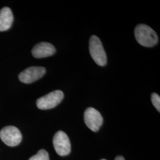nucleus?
Masks as SVG:
<instances>
[{
  "instance_id": "obj_13",
  "label": "nucleus",
  "mask_w": 160,
  "mask_h": 160,
  "mask_svg": "<svg viewBox=\"0 0 160 160\" xmlns=\"http://www.w3.org/2000/svg\"><path fill=\"white\" fill-rule=\"evenodd\" d=\"M105 160V159H102V160Z\"/></svg>"
},
{
  "instance_id": "obj_10",
  "label": "nucleus",
  "mask_w": 160,
  "mask_h": 160,
  "mask_svg": "<svg viewBox=\"0 0 160 160\" xmlns=\"http://www.w3.org/2000/svg\"><path fill=\"white\" fill-rule=\"evenodd\" d=\"M29 160H49V154L45 149H40Z\"/></svg>"
},
{
  "instance_id": "obj_9",
  "label": "nucleus",
  "mask_w": 160,
  "mask_h": 160,
  "mask_svg": "<svg viewBox=\"0 0 160 160\" xmlns=\"http://www.w3.org/2000/svg\"><path fill=\"white\" fill-rule=\"evenodd\" d=\"M13 14L10 8L6 7L0 10V32L10 29L13 22Z\"/></svg>"
},
{
  "instance_id": "obj_5",
  "label": "nucleus",
  "mask_w": 160,
  "mask_h": 160,
  "mask_svg": "<svg viewBox=\"0 0 160 160\" xmlns=\"http://www.w3.org/2000/svg\"><path fill=\"white\" fill-rule=\"evenodd\" d=\"M53 144L57 153L60 156L67 155L71 152V142L68 135L64 132L59 131L55 134Z\"/></svg>"
},
{
  "instance_id": "obj_7",
  "label": "nucleus",
  "mask_w": 160,
  "mask_h": 160,
  "mask_svg": "<svg viewBox=\"0 0 160 160\" xmlns=\"http://www.w3.org/2000/svg\"><path fill=\"white\" fill-rule=\"evenodd\" d=\"M46 72V69L42 67H31L24 69L18 76L19 80L25 84H30L39 80Z\"/></svg>"
},
{
  "instance_id": "obj_1",
  "label": "nucleus",
  "mask_w": 160,
  "mask_h": 160,
  "mask_svg": "<svg viewBox=\"0 0 160 160\" xmlns=\"http://www.w3.org/2000/svg\"><path fill=\"white\" fill-rule=\"evenodd\" d=\"M135 36L138 42L145 47L155 46L158 41V38L154 30L149 26L141 24L135 29Z\"/></svg>"
},
{
  "instance_id": "obj_11",
  "label": "nucleus",
  "mask_w": 160,
  "mask_h": 160,
  "mask_svg": "<svg viewBox=\"0 0 160 160\" xmlns=\"http://www.w3.org/2000/svg\"><path fill=\"white\" fill-rule=\"evenodd\" d=\"M151 102L152 104L154 106L156 109L160 112V96L155 93L153 92L151 94Z\"/></svg>"
},
{
  "instance_id": "obj_12",
  "label": "nucleus",
  "mask_w": 160,
  "mask_h": 160,
  "mask_svg": "<svg viewBox=\"0 0 160 160\" xmlns=\"http://www.w3.org/2000/svg\"><path fill=\"white\" fill-rule=\"evenodd\" d=\"M115 160H125L122 156H118L116 157Z\"/></svg>"
},
{
  "instance_id": "obj_2",
  "label": "nucleus",
  "mask_w": 160,
  "mask_h": 160,
  "mask_svg": "<svg viewBox=\"0 0 160 160\" xmlns=\"http://www.w3.org/2000/svg\"><path fill=\"white\" fill-rule=\"evenodd\" d=\"M90 55L98 65L104 67L107 63V56L100 39L95 35L91 36L89 41Z\"/></svg>"
},
{
  "instance_id": "obj_4",
  "label": "nucleus",
  "mask_w": 160,
  "mask_h": 160,
  "mask_svg": "<svg viewBox=\"0 0 160 160\" xmlns=\"http://www.w3.org/2000/svg\"><path fill=\"white\" fill-rule=\"evenodd\" d=\"M0 138L7 145L15 147L21 142L22 135L16 127L7 126L1 130Z\"/></svg>"
},
{
  "instance_id": "obj_3",
  "label": "nucleus",
  "mask_w": 160,
  "mask_h": 160,
  "mask_svg": "<svg viewBox=\"0 0 160 160\" xmlns=\"http://www.w3.org/2000/svg\"><path fill=\"white\" fill-rule=\"evenodd\" d=\"M63 97V92L55 90L39 98L36 102V105L39 109L42 110L52 109L62 102Z\"/></svg>"
},
{
  "instance_id": "obj_6",
  "label": "nucleus",
  "mask_w": 160,
  "mask_h": 160,
  "mask_svg": "<svg viewBox=\"0 0 160 160\" xmlns=\"http://www.w3.org/2000/svg\"><path fill=\"white\" fill-rule=\"evenodd\" d=\"M84 119L86 125L92 131H98L103 124V118L102 114L96 109L92 108L86 109Z\"/></svg>"
},
{
  "instance_id": "obj_8",
  "label": "nucleus",
  "mask_w": 160,
  "mask_h": 160,
  "mask_svg": "<svg viewBox=\"0 0 160 160\" xmlns=\"http://www.w3.org/2000/svg\"><path fill=\"white\" fill-rule=\"evenodd\" d=\"M55 52V48L48 42H40L36 45L32 50V53L36 58L48 57L53 55Z\"/></svg>"
}]
</instances>
